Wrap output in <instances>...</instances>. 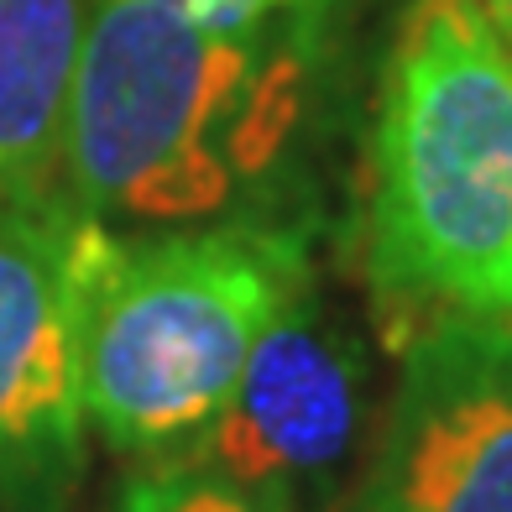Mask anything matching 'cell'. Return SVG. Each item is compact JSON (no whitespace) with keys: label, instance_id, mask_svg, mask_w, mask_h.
I'll use <instances>...</instances> for the list:
<instances>
[{"label":"cell","instance_id":"cell-8","mask_svg":"<svg viewBox=\"0 0 512 512\" xmlns=\"http://www.w3.org/2000/svg\"><path fill=\"white\" fill-rule=\"evenodd\" d=\"M126 512H256V507L209 476H162L152 486H136Z\"/></svg>","mask_w":512,"mask_h":512},{"label":"cell","instance_id":"cell-11","mask_svg":"<svg viewBox=\"0 0 512 512\" xmlns=\"http://www.w3.org/2000/svg\"><path fill=\"white\" fill-rule=\"evenodd\" d=\"M267 6H277V0H267Z\"/></svg>","mask_w":512,"mask_h":512},{"label":"cell","instance_id":"cell-6","mask_svg":"<svg viewBox=\"0 0 512 512\" xmlns=\"http://www.w3.org/2000/svg\"><path fill=\"white\" fill-rule=\"evenodd\" d=\"M403 356L361 512H512V319L418 324Z\"/></svg>","mask_w":512,"mask_h":512},{"label":"cell","instance_id":"cell-10","mask_svg":"<svg viewBox=\"0 0 512 512\" xmlns=\"http://www.w3.org/2000/svg\"><path fill=\"white\" fill-rule=\"evenodd\" d=\"M481 11H486L492 32L507 42V53H512V0H481Z\"/></svg>","mask_w":512,"mask_h":512},{"label":"cell","instance_id":"cell-4","mask_svg":"<svg viewBox=\"0 0 512 512\" xmlns=\"http://www.w3.org/2000/svg\"><path fill=\"white\" fill-rule=\"evenodd\" d=\"M121 241L53 194H0V507L68 492L84 450V335Z\"/></svg>","mask_w":512,"mask_h":512},{"label":"cell","instance_id":"cell-1","mask_svg":"<svg viewBox=\"0 0 512 512\" xmlns=\"http://www.w3.org/2000/svg\"><path fill=\"white\" fill-rule=\"evenodd\" d=\"M366 272L408 335L512 319V53L481 0H418L371 142Z\"/></svg>","mask_w":512,"mask_h":512},{"label":"cell","instance_id":"cell-7","mask_svg":"<svg viewBox=\"0 0 512 512\" xmlns=\"http://www.w3.org/2000/svg\"><path fill=\"white\" fill-rule=\"evenodd\" d=\"M100 0H0V194L63 189V136Z\"/></svg>","mask_w":512,"mask_h":512},{"label":"cell","instance_id":"cell-5","mask_svg":"<svg viewBox=\"0 0 512 512\" xmlns=\"http://www.w3.org/2000/svg\"><path fill=\"white\" fill-rule=\"evenodd\" d=\"M366 413V351L304 293L256 340L220 418L199 434L209 481L256 512L314 507L351 465Z\"/></svg>","mask_w":512,"mask_h":512},{"label":"cell","instance_id":"cell-9","mask_svg":"<svg viewBox=\"0 0 512 512\" xmlns=\"http://www.w3.org/2000/svg\"><path fill=\"white\" fill-rule=\"evenodd\" d=\"M152 6L183 11V16L204 21V27H225V32H251L267 0H152Z\"/></svg>","mask_w":512,"mask_h":512},{"label":"cell","instance_id":"cell-2","mask_svg":"<svg viewBox=\"0 0 512 512\" xmlns=\"http://www.w3.org/2000/svg\"><path fill=\"white\" fill-rule=\"evenodd\" d=\"M293 68L262 63L251 32L100 0L63 136V194L89 215L199 220L277 152Z\"/></svg>","mask_w":512,"mask_h":512},{"label":"cell","instance_id":"cell-3","mask_svg":"<svg viewBox=\"0 0 512 512\" xmlns=\"http://www.w3.org/2000/svg\"><path fill=\"white\" fill-rule=\"evenodd\" d=\"M298 293L304 256L256 230L121 246L84 335L89 424L126 455L199 445Z\"/></svg>","mask_w":512,"mask_h":512}]
</instances>
